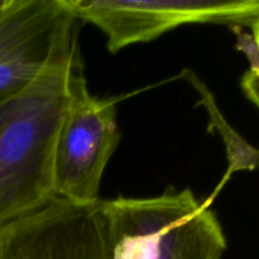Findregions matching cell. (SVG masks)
Here are the masks:
<instances>
[{
    "mask_svg": "<svg viewBox=\"0 0 259 259\" xmlns=\"http://www.w3.org/2000/svg\"><path fill=\"white\" fill-rule=\"evenodd\" d=\"M250 29H252V33H250V34H252L253 38H254L255 43H257V46H258V50H259V20L255 23L254 25H253L252 28H250Z\"/></svg>",
    "mask_w": 259,
    "mask_h": 259,
    "instance_id": "9c48e42d",
    "label": "cell"
},
{
    "mask_svg": "<svg viewBox=\"0 0 259 259\" xmlns=\"http://www.w3.org/2000/svg\"><path fill=\"white\" fill-rule=\"evenodd\" d=\"M0 259H110L99 202L55 197L0 224Z\"/></svg>",
    "mask_w": 259,
    "mask_h": 259,
    "instance_id": "8992f818",
    "label": "cell"
},
{
    "mask_svg": "<svg viewBox=\"0 0 259 259\" xmlns=\"http://www.w3.org/2000/svg\"><path fill=\"white\" fill-rule=\"evenodd\" d=\"M110 259H223L228 243L211 205L190 187L99 201Z\"/></svg>",
    "mask_w": 259,
    "mask_h": 259,
    "instance_id": "7a4b0ae2",
    "label": "cell"
},
{
    "mask_svg": "<svg viewBox=\"0 0 259 259\" xmlns=\"http://www.w3.org/2000/svg\"><path fill=\"white\" fill-rule=\"evenodd\" d=\"M120 138L116 101L91 95L83 81L73 95L56 142V197L77 205L100 201L103 175Z\"/></svg>",
    "mask_w": 259,
    "mask_h": 259,
    "instance_id": "277c9868",
    "label": "cell"
},
{
    "mask_svg": "<svg viewBox=\"0 0 259 259\" xmlns=\"http://www.w3.org/2000/svg\"><path fill=\"white\" fill-rule=\"evenodd\" d=\"M78 22L105 34L111 53L147 43L185 24L252 28L259 0H63Z\"/></svg>",
    "mask_w": 259,
    "mask_h": 259,
    "instance_id": "3957f363",
    "label": "cell"
},
{
    "mask_svg": "<svg viewBox=\"0 0 259 259\" xmlns=\"http://www.w3.org/2000/svg\"><path fill=\"white\" fill-rule=\"evenodd\" d=\"M240 86L247 96L248 100L252 101L255 106L259 109V77L258 76L253 75L250 72H245L243 75L242 81H240Z\"/></svg>",
    "mask_w": 259,
    "mask_h": 259,
    "instance_id": "ba28073f",
    "label": "cell"
},
{
    "mask_svg": "<svg viewBox=\"0 0 259 259\" xmlns=\"http://www.w3.org/2000/svg\"><path fill=\"white\" fill-rule=\"evenodd\" d=\"M180 77L182 80L187 81L192 88L196 90L199 95V104L204 106L209 116V132L218 131V133L222 137L225 146L228 158V168L224 177L220 181L219 186L215 189L211 196L205 201L211 205V201L215 199L220 190L224 187L230 180V177L239 171H255L259 169V149L250 146L229 123L224 114L222 113L220 108L218 106L217 100L206 83L196 75V72L190 68H185L181 72Z\"/></svg>",
    "mask_w": 259,
    "mask_h": 259,
    "instance_id": "52a82bcc",
    "label": "cell"
},
{
    "mask_svg": "<svg viewBox=\"0 0 259 259\" xmlns=\"http://www.w3.org/2000/svg\"><path fill=\"white\" fill-rule=\"evenodd\" d=\"M78 23L63 0H0V104L78 39Z\"/></svg>",
    "mask_w": 259,
    "mask_h": 259,
    "instance_id": "5b68a950",
    "label": "cell"
},
{
    "mask_svg": "<svg viewBox=\"0 0 259 259\" xmlns=\"http://www.w3.org/2000/svg\"><path fill=\"white\" fill-rule=\"evenodd\" d=\"M83 81L77 39L28 88L0 104V224L56 197V142Z\"/></svg>",
    "mask_w": 259,
    "mask_h": 259,
    "instance_id": "6da1fadb",
    "label": "cell"
}]
</instances>
